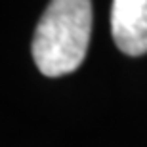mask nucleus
<instances>
[{
	"label": "nucleus",
	"instance_id": "nucleus-1",
	"mask_svg": "<svg viewBox=\"0 0 147 147\" xmlns=\"http://www.w3.org/2000/svg\"><path fill=\"white\" fill-rule=\"evenodd\" d=\"M92 33V0H50L33 36V59L46 76L76 71Z\"/></svg>",
	"mask_w": 147,
	"mask_h": 147
},
{
	"label": "nucleus",
	"instance_id": "nucleus-2",
	"mask_svg": "<svg viewBox=\"0 0 147 147\" xmlns=\"http://www.w3.org/2000/svg\"><path fill=\"white\" fill-rule=\"evenodd\" d=\"M111 34L122 54H147V0H113Z\"/></svg>",
	"mask_w": 147,
	"mask_h": 147
}]
</instances>
